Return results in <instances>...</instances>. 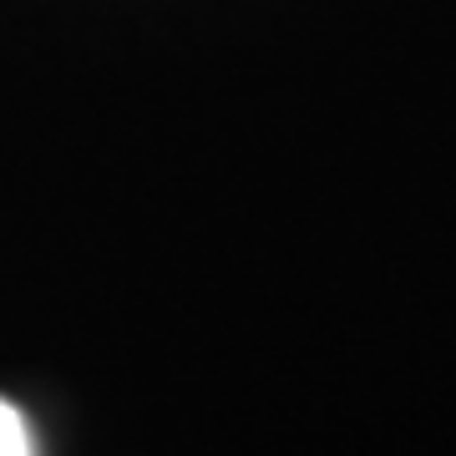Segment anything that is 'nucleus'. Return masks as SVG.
<instances>
[{
  "label": "nucleus",
  "instance_id": "1",
  "mask_svg": "<svg viewBox=\"0 0 456 456\" xmlns=\"http://www.w3.org/2000/svg\"><path fill=\"white\" fill-rule=\"evenodd\" d=\"M0 456H31V436H26V421L11 401H0Z\"/></svg>",
  "mask_w": 456,
  "mask_h": 456
}]
</instances>
